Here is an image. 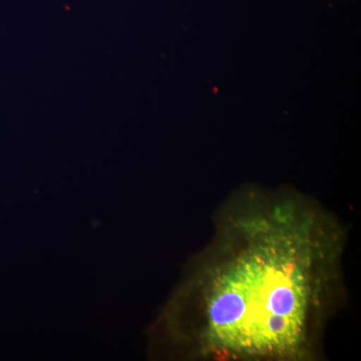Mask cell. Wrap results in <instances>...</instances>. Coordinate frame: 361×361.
<instances>
[{"instance_id": "obj_1", "label": "cell", "mask_w": 361, "mask_h": 361, "mask_svg": "<svg viewBox=\"0 0 361 361\" xmlns=\"http://www.w3.org/2000/svg\"><path fill=\"white\" fill-rule=\"evenodd\" d=\"M168 318L202 361H317L345 301L348 232L311 197L245 188L216 211Z\"/></svg>"}]
</instances>
